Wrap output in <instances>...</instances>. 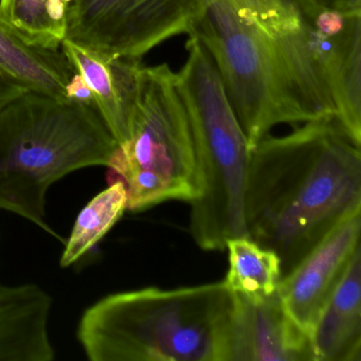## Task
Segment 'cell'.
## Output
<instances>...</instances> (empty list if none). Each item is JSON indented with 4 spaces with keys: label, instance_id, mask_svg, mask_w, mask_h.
I'll use <instances>...</instances> for the list:
<instances>
[{
    "label": "cell",
    "instance_id": "1",
    "mask_svg": "<svg viewBox=\"0 0 361 361\" xmlns=\"http://www.w3.org/2000/svg\"><path fill=\"white\" fill-rule=\"evenodd\" d=\"M194 35L214 63L250 152L280 124L336 117L295 0H196Z\"/></svg>",
    "mask_w": 361,
    "mask_h": 361
},
{
    "label": "cell",
    "instance_id": "2",
    "mask_svg": "<svg viewBox=\"0 0 361 361\" xmlns=\"http://www.w3.org/2000/svg\"><path fill=\"white\" fill-rule=\"evenodd\" d=\"M302 124L285 136L262 139L247 166V232L278 255L282 276L361 207V145L336 117Z\"/></svg>",
    "mask_w": 361,
    "mask_h": 361
},
{
    "label": "cell",
    "instance_id": "3",
    "mask_svg": "<svg viewBox=\"0 0 361 361\" xmlns=\"http://www.w3.org/2000/svg\"><path fill=\"white\" fill-rule=\"evenodd\" d=\"M233 303L224 281L111 293L84 312L77 338L92 361H226Z\"/></svg>",
    "mask_w": 361,
    "mask_h": 361
},
{
    "label": "cell",
    "instance_id": "4",
    "mask_svg": "<svg viewBox=\"0 0 361 361\" xmlns=\"http://www.w3.org/2000/svg\"><path fill=\"white\" fill-rule=\"evenodd\" d=\"M118 145L94 103L25 92L0 109V210L62 240L47 221L50 188L107 166Z\"/></svg>",
    "mask_w": 361,
    "mask_h": 361
},
{
    "label": "cell",
    "instance_id": "5",
    "mask_svg": "<svg viewBox=\"0 0 361 361\" xmlns=\"http://www.w3.org/2000/svg\"><path fill=\"white\" fill-rule=\"evenodd\" d=\"M185 51L176 86L191 128L200 176V194L190 202V233L202 250L223 251L230 238L249 236L244 217L249 151L208 52L194 35H188Z\"/></svg>",
    "mask_w": 361,
    "mask_h": 361
},
{
    "label": "cell",
    "instance_id": "6",
    "mask_svg": "<svg viewBox=\"0 0 361 361\" xmlns=\"http://www.w3.org/2000/svg\"><path fill=\"white\" fill-rule=\"evenodd\" d=\"M107 168L128 192V210L140 212L162 202H192L200 176L191 128L168 63L135 68L128 137Z\"/></svg>",
    "mask_w": 361,
    "mask_h": 361
},
{
    "label": "cell",
    "instance_id": "7",
    "mask_svg": "<svg viewBox=\"0 0 361 361\" xmlns=\"http://www.w3.org/2000/svg\"><path fill=\"white\" fill-rule=\"evenodd\" d=\"M196 0H71L66 37L104 60H141L157 46L191 33Z\"/></svg>",
    "mask_w": 361,
    "mask_h": 361
},
{
    "label": "cell",
    "instance_id": "8",
    "mask_svg": "<svg viewBox=\"0 0 361 361\" xmlns=\"http://www.w3.org/2000/svg\"><path fill=\"white\" fill-rule=\"evenodd\" d=\"M361 207L348 212L282 276L278 293L287 314L310 336L325 302L360 247Z\"/></svg>",
    "mask_w": 361,
    "mask_h": 361
},
{
    "label": "cell",
    "instance_id": "9",
    "mask_svg": "<svg viewBox=\"0 0 361 361\" xmlns=\"http://www.w3.org/2000/svg\"><path fill=\"white\" fill-rule=\"evenodd\" d=\"M324 75L336 118L361 145V13H303Z\"/></svg>",
    "mask_w": 361,
    "mask_h": 361
},
{
    "label": "cell",
    "instance_id": "10",
    "mask_svg": "<svg viewBox=\"0 0 361 361\" xmlns=\"http://www.w3.org/2000/svg\"><path fill=\"white\" fill-rule=\"evenodd\" d=\"M226 361H314L310 336L287 314L278 290L251 300L234 293Z\"/></svg>",
    "mask_w": 361,
    "mask_h": 361
},
{
    "label": "cell",
    "instance_id": "11",
    "mask_svg": "<svg viewBox=\"0 0 361 361\" xmlns=\"http://www.w3.org/2000/svg\"><path fill=\"white\" fill-rule=\"evenodd\" d=\"M54 300L35 283L0 284V361H52Z\"/></svg>",
    "mask_w": 361,
    "mask_h": 361
},
{
    "label": "cell",
    "instance_id": "12",
    "mask_svg": "<svg viewBox=\"0 0 361 361\" xmlns=\"http://www.w3.org/2000/svg\"><path fill=\"white\" fill-rule=\"evenodd\" d=\"M314 361H361V248L348 262L310 333Z\"/></svg>",
    "mask_w": 361,
    "mask_h": 361
},
{
    "label": "cell",
    "instance_id": "13",
    "mask_svg": "<svg viewBox=\"0 0 361 361\" xmlns=\"http://www.w3.org/2000/svg\"><path fill=\"white\" fill-rule=\"evenodd\" d=\"M61 49L90 88L99 114L119 145L128 137L130 92L140 60H104L68 39L63 41Z\"/></svg>",
    "mask_w": 361,
    "mask_h": 361
},
{
    "label": "cell",
    "instance_id": "14",
    "mask_svg": "<svg viewBox=\"0 0 361 361\" xmlns=\"http://www.w3.org/2000/svg\"><path fill=\"white\" fill-rule=\"evenodd\" d=\"M75 71L62 49L27 43L0 16V75L29 92L67 99Z\"/></svg>",
    "mask_w": 361,
    "mask_h": 361
},
{
    "label": "cell",
    "instance_id": "15",
    "mask_svg": "<svg viewBox=\"0 0 361 361\" xmlns=\"http://www.w3.org/2000/svg\"><path fill=\"white\" fill-rule=\"evenodd\" d=\"M229 269L225 284L234 293L261 300L278 290L282 278L278 255L264 248L249 236L232 238L226 243Z\"/></svg>",
    "mask_w": 361,
    "mask_h": 361
},
{
    "label": "cell",
    "instance_id": "16",
    "mask_svg": "<svg viewBox=\"0 0 361 361\" xmlns=\"http://www.w3.org/2000/svg\"><path fill=\"white\" fill-rule=\"evenodd\" d=\"M128 210V192L121 180H114L97 194L78 215L60 259L61 267L77 263L111 231Z\"/></svg>",
    "mask_w": 361,
    "mask_h": 361
},
{
    "label": "cell",
    "instance_id": "17",
    "mask_svg": "<svg viewBox=\"0 0 361 361\" xmlns=\"http://www.w3.org/2000/svg\"><path fill=\"white\" fill-rule=\"evenodd\" d=\"M67 6L63 0H0V16L27 43L61 49L66 37Z\"/></svg>",
    "mask_w": 361,
    "mask_h": 361
},
{
    "label": "cell",
    "instance_id": "18",
    "mask_svg": "<svg viewBox=\"0 0 361 361\" xmlns=\"http://www.w3.org/2000/svg\"><path fill=\"white\" fill-rule=\"evenodd\" d=\"M302 13L312 11H336L361 13V0H295Z\"/></svg>",
    "mask_w": 361,
    "mask_h": 361
},
{
    "label": "cell",
    "instance_id": "19",
    "mask_svg": "<svg viewBox=\"0 0 361 361\" xmlns=\"http://www.w3.org/2000/svg\"><path fill=\"white\" fill-rule=\"evenodd\" d=\"M25 92L26 90H23L20 86L0 75V109Z\"/></svg>",
    "mask_w": 361,
    "mask_h": 361
},
{
    "label": "cell",
    "instance_id": "20",
    "mask_svg": "<svg viewBox=\"0 0 361 361\" xmlns=\"http://www.w3.org/2000/svg\"><path fill=\"white\" fill-rule=\"evenodd\" d=\"M63 1H64L65 4H67V5H68V4L71 3V0H63Z\"/></svg>",
    "mask_w": 361,
    "mask_h": 361
}]
</instances>
